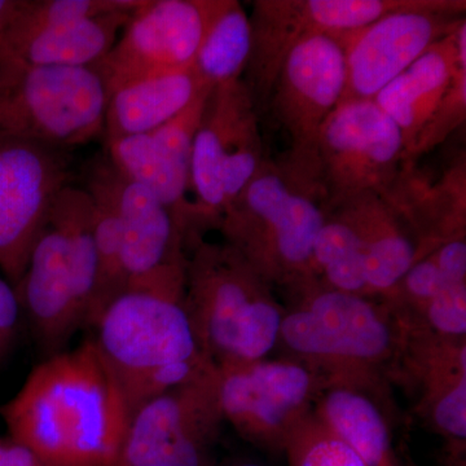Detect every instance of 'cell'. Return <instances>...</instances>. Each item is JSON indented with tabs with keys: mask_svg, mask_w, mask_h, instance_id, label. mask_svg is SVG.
Segmentation results:
<instances>
[{
	"mask_svg": "<svg viewBox=\"0 0 466 466\" xmlns=\"http://www.w3.org/2000/svg\"><path fill=\"white\" fill-rule=\"evenodd\" d=\"M0 413L43 466H118L131 417L94 339L38 364Z\"/></svg>",
	"mask_w": 466,
	"mask_h": 466,
	"instance_id": "obj_1",
	"label": "cell"
},
{
	"mask_svg": "<svg viewBox=\"0 0 466 466\" xmlns=\"http://www.w3.org/2000/svg\"><path fill=\"white\" fill-rule=\"evenodd\" d=\"M328 205L319 162L287 152L265 158L223 211L218 228L267 283L294 291L309 281Z\"/></svg>",
	"mask_w": 466,
	"mask_h": 466,
	"instance_id": "obj_2",
	"label": "cell"
},
{
	"mask_svg": "<svg viewBox=\"0 0 466 466\" xmlns=\"http://www.w3.org/2000/svg\"><path fill=\"white\" fill-rule=\"evenodd\" d=\"M94 339L124 392L131 415L147 400L210 375L184 294L126 290L101 312Z\"/></svg>",
	"mask_w": 466,
	"mask_h": 466,
	"instance_id": "obj_3",
	"label": "cell"
},
{
	"mask_svg": "<svg viewBox=\"0 0 466 466\" xmlns=\"http://www.w3.org/2000/svg\"><path fill=\"white\" fill-rule=\"evenodd\" d=\"M184 308L201 351L217 368L266 359L278 345L285 311L238 250L201 238L187 256Z\"/></svg>",
	"mask_w": 466,
	"mask_h": 466,
	"instance_id": "obj_4",
	"label": "cell"
},
{
	"mask_svg": "<svg viewBox=\"0 0 466 466\" xmlns=\"http://www.w3.org/2000/svg\"><path fill=\"white\" fill-rule=\"evenodd\" d=\"M284 311L279 342L291 359L317 370L327 382L381 385L394 372L403 329L382 299L305 284Z\"/></svg>",
	"mask_w": 466,
	"mask_h": 466,
	"instance_id": "obj_5",
	"label": "cell"
},
{
	"mask_svg": "<svg viewBox=\"0 0 466 466\" xmlns=\"http://www.w3.org/2000/svg\"><path fill=\"white\" fill-rule=\"evenodd\" d=\"M108 90L96 66L0 63V137L69 150L104 134Z\"/></svg>",
	"mask_w": 466,
	"mask_h": 466,
	"instance_id": "obj_6",
	"label": "cell"
},
{
	"mask_svg": "<svg viewBox=\"0 0 466 466\" xmlns=\"http://www.w3.org/2000/svg\"><path fill=\"white\" fill-rule=\"evenodd\" d=\"M265 161L259 113L244 79L214 86L193 142L191 191L195 233L223 211Z\"/></svg>",
	"mask_w": 466,
	"mask_h": 466,
	"instance_id": "obj_7",
	"label": "cell"
},
{
	"mask_svg": "<svg viewBox=\"0 0 466 466\" xmlns=\"http://www.w3.org/2000/svg\"><path fill=\"white\" fill-rule=\"evenodd\" d=\"M424 0H256L249 16L251 51L242 79L260 113L285 58L317 35L341 36Z\"/></svg>",
	"mask_w": 466,
	"mask_h": 466,
	"instance_id": "obj_8",
	"label": "cell"
},
{
	"mask_svg": "<svg viewBox=\"0 0 466 466\" xmlns=\"http://www.w3.org/2000/svg\"><path fill=\"white\" fill-rule=\"evenodd\" d=\"M216 383L225 422L245 440L283 450L328 382L306 364L284 358L217 368Z\"/></svg>",
	"mask_w": 466,
	"mask_h": 466,
	"instance_id": "obj_9",
	"label": "cell"
},
{
	"mask_svg": "<svg viewBox=\"0 0 466 466\" xmlns=\"http://www.w3.org/2000/svg\"><path fill=\"white\" fill-rule=\"evenodd\" d=\"M66 149L0 137V269L15 288L58 195L72 186Z\"/></svg>",
	"mask_w": 466,
	"mask_h": 466,
	"instance_id": "obj_10",
	"label": "cell"
},
{
	"mask_svg": "<svg viewBox=\"0 0 466 466\" xmlns=\"http://www.w3.org/2000/svg\"><path fill=\"white\" fill-rule=\"evenodd\" d=\"M465 0H424L416 8L386 15L339 36L345 51L342 99L373 100L434 43L465 20Z\"/></svg>",
	"mask_w": 466,
	"mask_h": 466,
	"instance_id": "obj_11",
	"label": "cell"
},
{
	"mask_svg": "<svg viewBox=\"0 0 466 466\" xmlns=\"http://www.w3.org/2000/svg\"><path fill=\"white\" fill-rule=\"evenodd\" d=\"M317 157L329 205L359 193L381 196L403 164V137L375 101H346L324 122Z\"/></svg>",
	"mask_w": 466,
	"mask_h": 466,
	"instance_id": "obj_12",
	"label": "cell"
},
{
	"mask_svg": "<svg viewBox=\"0 0 466 466\" xmlns=\"http://www.w3.org/2000/svg\"><path fill=\"white\" fill-rule=\"evenodd\" d=\"M217 368L147 400L128 421L118 466H204L220 426Z\"/></svg>",
	"mask_w": 466,
	"mask_h": 466,
	"instance_id": "obj_13",
	"label": "cell"
},
{
	"mask_svg": "<svg viewBox=\"0 0 466 466\" xmlns=\"http://www.w3.org/2000/svg\"><path fill=\"white\" fill-rule=\"evenodd\" d=\"M218 5L219 0H143L96 66L108 94L137 79L192 69Z\"/></svg>",
	"mask_w": 466,
	"mask_h": 466,
	"instance_id": "obj_14",
	"label": "cell"
},
{
	"mask_svg": "<svg viewBox=\"0 0 466 466\" xmlns=\"http://www.w3.org/2000/svg\"><path fill=\"white\" fill-rule=\"evenodd\" d=\"M345 85V51L339 36H311L289 52L268 104L289 137L290 155L318 161L319 134L339 106Z\"/></svg>",
	"mask_w": 466,
	"mask_h": 466,
	"instance_id": "obj_15",
	"label": "cell"
},
{
	"mask_svg": "<svg viewBox=\"0 0 466 466\" xmlns=\"http://www.w3.org/2000/svg\"><path fill=\"white\" fill-rule=\"evenodd\" d=\"M109 179L122 232L126 290L184 293L187 238L170 211L109 161Z\"/></svg>",
	"mask_w": 466,
	"mask_h": 466,
	"instance_id": "obj_16",
	"label": "cell"
},
{
	"mask_svg": "<svg viewBox=\"0 0 466 466\" xmlns=\"http://www.w3.org/2000/svg\"><path fill=\"white\" fill-rule=\"evenodd\" d=\"M15 289L21 309H25L45 348L57 352L78 328L84 327L76 300L75 268L57 200L34 242L25 274Z\"/></svg>",
	"mask_w": 466,
	"mask_h": 466,
	"instance_id": "obj_17",
	"label": "cell"
},
{
	"mask_svg": "<svg viewBox=\"0 0 466 466\" xmlns=\"http://www.w3.org/2000/svg\"><path fill=\"white\" fill-rule=\"evenodd\" d=\"M380 198L410 229L420 259L441 244L466 238V158L459 153L440 170L401 164L391 186Z\"/></svg>",
	"mask_w": 466,
	"mask_h": 466,
	"instance_id": "obj_18",
	"label": "cell"
},
{
	"mask_svg": "<svg viewBox=\"0 0 466 466\" xmlns=\"http://www.w3.org/2000/svg\"><path fill=\"white\" fill-rule=\"evenodd\" d=\"M464 64L466 18L376 95V106L400 128L404 144L403 161L449 88L456 70Z\"/></svg>",
	"mask_w": 466,
	"mask_h": 466,
	"instance_id": "obj_19",
	"label": "cell"
},
{
	"mask_svg": "<svg viewBox=\"0 0 466 466\" xmlns=\"http://www.w3.org/2000/svg\"><path fill=\"white\" fill-rule=\"evenodd\" d=\"M133 12H113L0 38V63L34 66H96L115 47Z\"/></svg>",
	"mask_w": 466,
	"mask_h": 466,
	"instance_id": "obj_20",
	"label": "cell"
},
{
	"mask_svg": "<svg viewBox=\"0 0 466 466\" xmlns=\"http://www.w3.org/2000/svg\"><path fill=\"white\" fill-rule=\"evenodd\" d=\"M332 205L346 211L360 238L368 296L382 299L420 259L415 238L375 192L359 193Z\"/></svg>",
	"mask_w": 466,
	"mask_h": 466,
	"instance_id": "obj_21",
	"label": "cell"
},
{
	"mask_svg": "<svg viewBox=\"0 0 466 466\" xmlns=\"http://www.w3.org/2000/svg\"><path fill=\"white\" fill-rule=\"evenodd\" d=\"M379 390L354 382L327 383L312 410L357 453L364 466H400L389 421L379 403Z\"/></svg>",
	"mask_w": 466,
	"mask_h": 466,
	"instance_id": "obj_22",
	"label": "cell"
},
{
	"mask_svg": "<svg viewBox=\"0 0 466 466\" xmlns=\"http://www.w3.org/2000/svg\"><path fill=\"white\" fill-rule=\"evenodd\" d=\"M108 157L122 177L148 189L170 211L187 238L195 240L191 189V167L161 146L152 134L108 140Z\"/></svg>",
	"mask_w": 466,
	"mask_h": 466,
	"instance_id": "obj_23",
	"label": "cell"
},
{
	"mask_svg": "<svg viewBox=\"0 0 466 466\" xmlns=\"http://www.w3.org/2000/svg\"><path fill=\"white\" fill-rule=\"evenodd\" d=\"M207 84L195 67L128 82L109 95L104 118L106 142L150 134L182 112ZM211 87V86H210Z\"/></svg>",
	"mask_w": 466,
	"mask_h": 466,
	"instance_id": "obj_24",
	"label": "cell"
},
{
	"mask_svg": "<svg viewBox=\"0 0 466 466\" xmlns=\"http://www.w3.org/2000/svg\"><path fill=\"white\" fill-rule=\"evenodd\" d=\"M85 189L92 201L97 251L96 291L87 318V325L94 327L106 306L126 291L121 223L110 186L108 157L92 167Z\"/></svg>",
	"mask_w": 466,
	"mask_h": 466,
	"instance_id": "obj_25",
	"label": "cell"
},
{
	"mask_svg": "<svg viewBox=\"0 0 466 466\" xmlns=\"http://www.w3.org/2000/svg\"><path fill=\"white\" fill-rule=\"evenodd\" d=\"M309 283L324 289L370 297L360 238L351 219L339 205L328 207L315 238L306 284Z\"/></svg>",
	"mask_w": 466,
	"mask_h": 466,
	"instance_id": "obj_26",
	"label": "cell"
},
{
	"mask_svg": "<svg viewBox=\"0 0 466 466\" xmlns=\"http://www.w3.org/2000/svg\"><path fill=\"white\" fill-rule=\"evenodd\" d=\"M249 15L238 0H219L195 58V72L211 86L241 79L249 63Z\"/></svg>",
	"mask_w": 466,
	"mask_h": 466,
	"instance_id": "obj_27",
	"label": "cell"
},
{
	"mask_svg": "<svg viewBox=\"0 0 466 466\" xmlns=\"http://www.w3.org/2000/svg\"><path fill=\"white\" fill-rule=\"evenodd\" d=\"M283 450L289 466H364L357 453L314 410L291 429Z\"/></svg>",
	"mask_w": 466,
	"mask_h": 466,
	"instance_id": "obj_28",
	"label": "cell"
},
{
	"mask_svg": "<svg viewBox=\"0 0 466 466\" xmlns=\"http://www.w3.org/2000/svg\"><path fill=\"white\" fill-rule=\"evenodd\" d=\"M142 3L143 0H23L5 32L27 33L113 12H134Z\"/></svg>",
	"mask_w": 466,
	"mask_h": 466,
	"instance_id": "obj_29",
	"label": "cell"
},
{
	"mask_svg": "<svg viewBox=\"0 0 466 466\" xmlns=\"http://www.w3.org/2000/svg\"><path fill=\"white\" fill-rule=\"evenodd\" d=\"M466 119V64L460 66L443 96L428 121L417 135L412 149L403 164L420 161L446 142L451 134L465 124Z\"/></svg>",
	"mask_w": 466,
	"mask_h": 466,
	"instance_id": "obj_30",
	"label": "cell"
},
{
	"mask_svg": "<svg viewBox=\"0 0 466 466\" xmlns=\"http://www.w3.org/2000/svg\"><path fill=\"white\" fill-rule=\"evenodd\" d=\"M395 317L407 327L424 330L441 339H465L466 284L447 288L416 311L395 314Z\"/></svg>",
	"mask_w": 466,
	"mask_h": 466,
	"instance_id": "obj_31",
	"label": "cell"
},
{
	"mask_svg": "<svg viewBox=\"0 0 466 466\" xmlns=\"http://www.w3.org/2000/svg\"><path fill=\"white\" fill-rule=\"evenodd\" d=\"M417 412L435 431L458 446L466 440V376L438 386L419 397Z\"/></svg>",
	"mask_w": 466,
	"mask_h": 466,
	"instance_id": "obj_32",
	"label": "cell"
},
{
	"mask_svg": "<svg viewBox=\"0 0 466 466\" xmlns=\"http://www.w3.org/2000/svg\"><path fill=\"white\" fill-rule=\"evenodd\" d=\"M21 303L7 279L0 278V364L8 358L17 337Z\"/></svg>",
	"mask_w": 466,
	"mask_h": 466,
	"instance_id": "obj_33",
	"label": "cell"
},
{
	"mask_svg": "<svg viewBox=\"0 0 466 466\" xmlns=\"http://www.w3.org/2000/svg\"><path fill=\"white\" fill-rule=\"evenodd\" d=\"M0 466H43L32 451L14 440L0 438Z\"/></svg>",
	"mask_w": 466,
	"mask_h": 466,
	"instance_id": "obj_34",
	"label": "cell"
},
{
	"mask_svg": "<svg viewBox=\"0 0 466 466\" xmlns=\"http://www.w3.org/2000/svg\"><path fill=\"white\" fill-rule=\"evenodd\" d=\"M23 0H0V38L21 7Z\"/></svg>",
	"mask_w": 466,
	"mask_h": 466,
	"instance_id": "obj_35",
	"label": "cell"
},
{
	"mask_svg": "<svg viewBox=\"0 0 466 466\" xmlns=\"http://www.w3.org/2000/svg\"><path fill=\"white\" fill-rule=\"evenodd\" d=\"M406 466H417L415 462L408 461Z\"/></svg>",
	"mask_w": 466,
	"mask_h": 466,
	"instance_id": "obj_36",
	"label": "cell"
},
{
	"mask_svg": "<svg viewBox=\"0 0 466 466\" xmlns=\"http://www.w3.org/2000/svg\"><path fill=\"white\" fill-rule=\"evenodd\" d=\"M240 466H260L258 464H242Z\"/></svg>",
	"mask_w": 466,
	"mask_h": 466,
	"instance_id": "obj_37",
	"label": "cell"
}]
</instances>
